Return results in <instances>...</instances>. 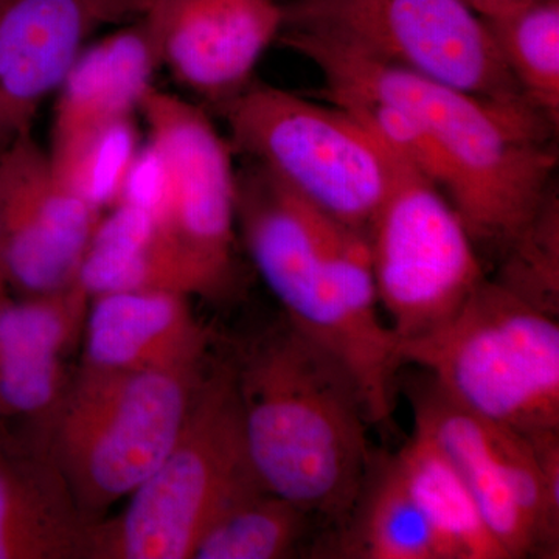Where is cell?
Listing matches in <instances>:
<instances>
[{
	"mask_svg": "<svg viewBox=\"0 0 559 559\" xmlns=\"http://www.w3.org/2000/svg\"><path fill=\"white\" fill-rule=\"evenodd\" d=\"M234 374L260 484L340 532L373 460L358 382L286 319L246 349Z\"/></svg>",
	"mask_w": 559,
	"mask_h": 559,
	"instance_id": "6da1fadb",
	"label": "cell"
},
{
	"mask_svg": "<svg viewBox=\"0 0 559 559\" xmlns=\"http://www.w3.org/2000/svg\"><path fill=\"white\" fill-rule=\"evenodd\" d=\"M278 43L314 64L325 90L389 98L429 128L455 173L452 205L477 249L502 255L555 186L558 128L538 114L492 105L330 40L282 33Z\"/></svg>",
	"mask_w": 559,
	"mask_h": 559,
	"instance_id": "7a4b0ae2",
	"label": "cell"
},
{
	"mask_svg": "<svg viewBox=\"0 0 559 559\" xmlns=\"http://www.w3.org/2000/svg\"><path fill=\"white\" fill-rule=\"evenodd\" d=\"M248 250L290 325L358 382L371 425L389 421L403 360L381 318L366 231L311 210H283L253 229Z\"/></svg>",
	"mask_w": 559,
	"mask_h": 559,
	"instance_id": "3957f363",
	"label": "cell"
},
{
	"mask_svg": "<svg viewBox=\"0 0 559 559\" xmlns=\"http://www.w3.org/2000/svg\"><path fill=\"white\" fill-rule=\"evenodd\" d=\"M263 488L250 463L234 367L201 382L178 440L116 521L91 525L87 557L193 558L235 503Z\"/></svg>",
	"mask_w": 559,
	"mask_h": 559,
	"instance_id": "277c9868",
	"label": "cell"
},
{
	"mask_svg": "<svg viewBox=\"0 0 559 559\" xmlns=\"http://www.w3.org/2000/svg\"><path fill=\"white\" fill-rule=\"evenodd\" d=\"M448 396L525 436L559 430L558 318L485 278L441 329L400 345Z\"/></svg>",
	"mask_w": 559,
	"mask_h": 559,
	"instance_id": "5b68a950",
	"label": "cell"
},
{
	"mask_svg": "<svg viewBox=\"0 0 559 559\" xmlns=\"http://www.w3.org/2000/svg\"><path fill=\"white\" fill-rule=\"evenodd\" d=\"M216 109L234 153L330 218L367 234L388 194L392 156L349 114L255 80Z\"/></svg>",
	"mask_w": 559,
	"mask_h": 559,
	"instance_id": "8992f818",
	"label": "cell"
},
{
	"mask_svg": "<svg viewBox=\"0 0 559 559\" xmlns=\"http://www.w3.org/2000/svg\"><path fill=\"white\" fill-rule=\"evenodd\" d=\"M197 370H84L58 417L53 463L84 518L131 492L170 454Z\"/></svg>",
	"mask_w": 559,
	"mask_h": 559,
	"instance_id": "52a82bcc",
	"label": "cell"
},
{
	"mask_svg": "<svg viewBox=\"0 0 559 559\" xmlns=\"http://www.w3.org/2000/svg\"><path fill=\"white\" fill-rule=\"evenodd\" d=\"M282 7V33L330 40L492 105L540 116L507 69L487 22L463 0H286Z\"/></svg>",
	"mask_w": 559,
	"mask_h": 559,
	"instance_id": "ba28073f",
	"label": "cell"
},
{
	"mask_svg": "<svg viewBox=\"0 0 559 559\" xmlns=\"http://www.w3.org/2000/svg\"><path fill=\"white\" fill-rule=\"evenodd\" d=\"M390 156L392 179L367 240L381 310L400 347L447 325L487 275L443 191Z\"/></svg>",
	"mask_w": 559,
	"mask_h": 559,
	"instance_id": "9c48e42d",
	"label": "cell"
},
{
	"mask_svg": "<svg viewBox=\"0 0 559 559\" xmlns=\"http://www.w3.org/2000/svg\"><path fill=\"white\" fill-rule=\"evenodd\" d=\"M412 407L415 425L457 466L507 559L558 558L559 430L525 436L488 421L430 380L412 389Z\"/></svg>",
	"mask_w": 559,
	"mask_h": 559,
	"instance_id": "30bf717a",
	"label": "cell"
},
{
	"mask_svg": "<svg viewBox=\"0 0 559 559\" xmlns=\"http://www.w3.org/2000/svg\"><path fill=\"white\" fill-rule=\"evenodd\" d=\"M139 112L170 178L162 230L182 257L197 294L218 296L230 285L235 267L234 150L209 114L179 95L153 86Z\"/></svg>",
	"mask_w": 559,
	"mask_h": 559,
	"instance_id": "8fae6325",
	"label": "cell"
},
{
	"mask_svg": "<svg viewBox=\"0 0 559 559\" xmlns=\"http://www.w3.org/2000/svg\"><path fill=\"white\" fill-rule=\"evenodd\" d=\"M102 213L69 189L32 134L0 151V235L7 285L28 297L75 285Z\"/></svg>",
	"mask_w": 559,
	"mask_h": 559,
	"instance_id": "7c38bea8",
	"label": "cell"
},
{
	"mask_svg": "<svg viewBox=\"0 0 559 559\" xmlns=\"http://www.w3.org/2000/svg\"><path fill=\"white\" fill-rule=\"evenodd\" d=\"M160 68L213 106L237 97L283 28L282 0H146Z\"/></svg>",
	"mask_w": 559,
	"mask_h": 559,
	"instance_id": "4fadbf2b",
	"label": "cell"
},
{
	"mask_svg": "<svg viewBox=\"0 0 559 559\" xmlns=\"http://www.w3.org/2000/svg\"><path fill=\"white\" fill-rule=\"evenodd\" d=\"M146 0H0V151L32 134L81 51L109 25L138 21Z\"/></svg>",
	"mask_w": 559,
	"mask_h": 559,
	"instance_id": "5bb4252c",
	"label": "cell"
},
{
	"mask_svg": "<svg viewBox=\"0 0 559 559\" xmlns=\"http://www.w3.org/2000/svg\"><path fill=\"white\" fill-rule=\"evenodd\" d=\"M90 296L79 285L0 305V455L11 429L50 411L61 384V353L79 329Z\"/></svg>",
	"mask_w": 559,
	"mask_h": 559,
	"instance_id": "9a60e30c",
	"label": "cell"
},
{
	"mask_svg": "<svg viewBox=\"0 0 559 559\" xmlns=\"http://www.w3.org/2000/svg\"><path fill=\"white\" fill-rule=\"evenodd\" d=\"M160 69L143 22L91 43L57 91L49 156H58L112 124L132 119Z\"/></svg>",
	"mask_w": 559,
	"mask_h": 559,
	"instance_id": "2e32d148",
	"label": "cell"
},
{
	"mask_svg": "<svg viewBox=\"0 0 559 559\" xmlns=\"http://www.w3.org/2000/svg\"><path fill=\"white\" fill-rule=\"evenodd\" d=\"M186 299L170 290L94 297L84 370H197L205 336Z\"/></svg>",
	"mask_w": 559,
	"mask_h": 559,
	"instance_id": "e0dca14e",
	"label": "cell"
},
{
	"mask_svg": "<svg viewBox=\"0 0 559 559\" xmlns=\"http://www.w3.org/2000/svg\"><path fill=\"white\" fill-rule=\"evenodd\" d=\"M90 528L53 462L0 457V559L87 557Z\"/></svg>",
	"mask_w": 559,
	"mask_h": 559,
	"instance_id": "ac0fdd59",
	"label": "cell"
},
{
	"mask_svg": "<svg viewBox=\"0 0 559 559\" xmlns=\"http://www.w3.org/2000/svg\"><path fill=\"white\" fill-rule=\"evenodd\" d=\"M76 282L94 297L132 290L197 294L186 263L146 210L119 202L98 221Z\"/></svg>",
	"mask_w": 559,
	"mask_h": 559,
	"instance_id": "d6986e66",
	"label": "cell"
},
{
	"mask_svg": "<svg viewBox=\"0 0 559 559\" xmlns=\"http://www.w3.org/2000/svg\"><path fill=\"white\" fill-rule=\"evenodd\" d=\"M395 455L401 476L428 520L443 559H507L477 509L462 474L437 443L415 425Z\"/></svg>",
	"mask_w": 559,
	"mask_h": 559,
	"instance_id": "ffe728a7",
	"label": "cell"
},
{
	"mask_svg": "<svg viewBox=\"0 0 559 559\" xmlns=\"http://www.w3.org/2000/svg\"><path fill=\"white\" fill-rule=\"evenodd\" d=\"M337 554L362 559H443L436 535L401 476L395 455L373 457Z\"/></svg>",
	"mask_w": 559,
	"mask_h": 559,
	"instance_id": "44dd1931",
	"label": "cell"
},
{
	"mask_svg": "<svg viewBox=\"0 0 559 559\" xmlns=\"http://www.w3.org/2000/svg\"><path fill=\"white\" fill-rule=\"evenodd\" d=\"M522 95L559 124V0H527L484 17Z\"/></svg>",
	"mask_w": 559,
	"mask_h": 559,
	"instance_id": "7402d4cb",
	"label": "cell"
},
{
	"mask_svg": "<svg viewBox=\"0 0 559 559\" xmlns=\"http://www.w3.org/2000/svg\"><path fill=\"white\" fill-rule=\"evenodd\" d=\"M320 524L266 489L231 506L202 536L193 559L288 558Z\"/></svg>",
	"mask_w": 559,
	"mask_h": 559,
	"instance_id": "603a6c76",
	"label": "cell"
},
{
	"mask_svg": "<svg viewBox=\"0 0 559 559\" xmlns=\"http://www.w3.org/2000/svg\"><path fill=\"white\" fill-rule=\"evenodd\" d=\"M331 105L344 109L378 140L382 148L409 165L451 201L457 179L429 128L400 103L366 92L323 90Z\"/></svg>",
	"mask_w": 559,
	"mask_h": 559,
	"instance_id": "cb8c5ba5",
	"label": "cell"
},
{
	"mask_svg": "<svg viewBox=\"0 0 559 559\" xmlns=\"http://www.w3.org/2000/svg\"><path fill=\"white\" fill-rule=\"evenodd\" d=\"M495 278L547 314L558 318L559 310V200L551 187L538 212L500 255Z\"/></svg>",
	"mask_w": 559,
	"mask_h": 559,
	"instance_id": "d4e9b609",
	"label": "cell"
},
{
	"mask_svg": "<svg viewBox=\"0 0 559 559\" xmlns=\"http://www.w3.org/2000/svg\"><path fill=\"white\" fill-rule=\"evenodd\" d=\"M140 146L134 120L127 119L49 159L58 178L102 213L120 201Z\"/></svg>",
	"mask_w": 559,
	"mask_h": 559,
	"instance_id": "484cf974",
	"label": "cell"
},
{
	"mask_svg": "<svg viewBox=\"0 0 559 559\" xmlns=\"http://www.w3.org/2000/svg\"><path fill=\"white\" fill-rule=\"evenodd\" d=\"M480 17H491L527 0H463Z\"/></svg>",
	"mask_w": 559,
	"mask_h": 559,
	"instance_id": "4316f807",
	"label": "cell"
},
{
	"mask_svg": "<svg viewBox=\"0 0 559 559\" xmlns=\"http://www.w3.org/2000/svg\"><path fill=\"white\" fill-rule=\"evenodd\" d=\"M7 280L5 274H3V266H2V235H0V290L7 289Z\"/></svg>",
	"mask_w": 559,
	"mask_h": 559,
	"instance_id": "83f0119b",
	"label": "cell"
},
{
	"mask_svg": "<svg viewBox=\"0 0 559 559\" xmlns=\"http://www.w3.org/2000/svg\"><path fill=\"white\" fill-rule=\"evenodd\" d=\"M9 300L5 296V290H0V305L3 304V301Z\"/></svg>",
	"mask_w": 559,
	"mask_h": 559,
	"instance_id": "f1b7e54d",
	"label": "cell"
}]
</instances>
